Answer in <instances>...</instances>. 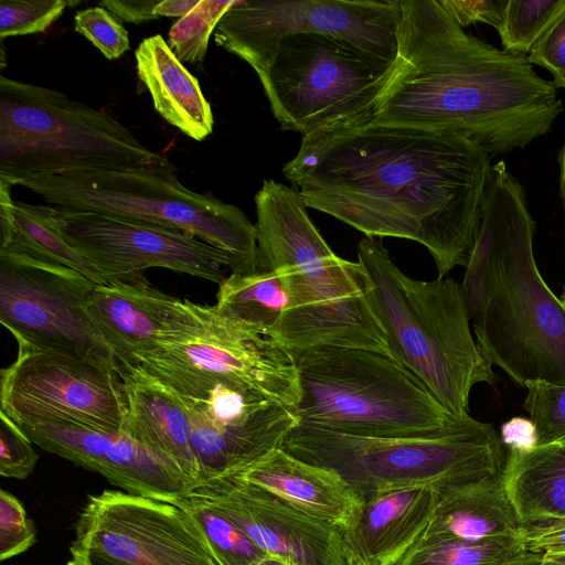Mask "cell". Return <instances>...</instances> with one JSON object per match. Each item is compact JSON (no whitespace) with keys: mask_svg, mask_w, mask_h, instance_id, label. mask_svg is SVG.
<instances>
[{"mask_svg":"<svg viewBox=\"0 0 565 565\" xmlns=\"http://www.w3.org/2000/svg\"><path fill=\"white\" fill-rule=\"evenodd\" d=\"M492 166L465 136L372 121L302 137L282 173L307 207L420 243L444 278L469 262Z\"/></svg>","mask_w":565,"mask_h":565,"instance_id":"cell-1","label":"cell"},{"mask_svg":"<svg viewBox=\"0 0 565 565\" xmlns=\"http://www.w3.org/2000/svg\"><path fill=\"white\" fill-rule=\"evenodd\" d=\"M392 76L374 122L465 136L490 156L524 149L564 110L527 55L463 31L437 0H399Z\"/></svg>","mask_w":565,"mask_h":565,"instance_id":"cell-2","label":"cell"},{"mask_svg":"<svg viewBox=\"0 0 565 565\" xmlns=\"http://www.w3.org/2000/svg\"><path fill=\"white\" fill-rule=\"evenodd\" d=\"M534 232L525 190L500 160L461 287L478 345L523 387L565 384V305L537 269Z\"/></svg>","mask_w":565,"mask_h":565,"instance_id":"cell-3","label":"cell"},{"mask_svg":"<svg viewBox=\"0 0 565 565\" xmlns=\"http://www.w3.org/2000/svg\"><path fill=\"white\" fill-rule=\"evenodd\" d=\"M255 206L258 268L279 274L288 299L268 338L290 352L339 347L392 356L359 263L332 252L298 191L264 180Z\"/></svg>","mask_w":565,"mask_h":565,"instance_id":"cell-4","label":"cell"},{"mask_svg":"<svg viewBox=\"0 0 565 565\" xmlns=\"http://www.w3.org/2000/svg\"><path fill=\"white\" fill-rule=\"evenodd\" d=\"M358 263L393 359L454 416L468 415L472 387L494 385L499 377L472 337L461 285L451 278L408 277L381 238L359 242Z\"/></svg>","mask_w":565,"mask_h":565,"instance_id":"cell-5","label":"cell"},{"mask_svg":"<svg viewBox=\"0 0 565 565\" xmlns=\"http://www.w3.org/2000/svg\"><path fill=\"white\" fill-rule=\"evenodd\" d=\"M338 473L364 500L409 486L438 491L502 477L507 448L495 428L469 414L423 435L363 437L297 424L281 447Z\"/></svg>","mask_w":565,"mask_h":565,"instance_id":"cell-6","label":"cell"},{"mask_svg":"<svg viewBox=\"0 0 565 565\" xmlns=\"http://www.w3.org/2000/svg\"><path fill=\"white\" fill-rule=\"evenodd\" d=\"M291 353L300 388L298 424L354 436L399 437L431 433L457 418L390 355L339 347Z\"/></svg>","mask_w":565,"mask_h":565,"instance_id":"cell-7","label":"cell"},{"mask_svg":"<svg viewBox=\"0 0 565 565\" xmlns=\"http://www.w3.org/2000/svg\"><path fill=\"white\" fill-rule=\"evenodd\" d=\"M51 205L186 232L225 253L231 274L258 269L257 232L234 204L188 189L167 157L137 168L40 175L18 183Z\"/></svg>","mask_w":565,"mask_h":565,"instance_id":"cell-8","label":"cell"},{"mask_svg":"<svg viewBox=\"0 0 565 565\" xmlns=\"http://www.w3.org/2000/svg\"><path fill=\"white\" fill-rule=\"evenodd\" d=\"M166 156L103 110L56 89L0 76V179L127 169Z\"/></svg>","mask_w":565,"mask_h":565,"instance_id":"cell-9","label":"cell"},{"mask_svg":"<svg viewBox=\"0 0 565 565\" xmlns=\"http://www.w3.org/2000/svg\"><path fill=\"white\" fill-rule=\"evenodd\" d=\"M181 398L200 399L218 384L248 387L294 411L300 399L292 353L275 340L180 299L172 328L132 362Z\"/></svg>","mask_w":565,"mask_h":565,"instance_id":"cell-10","label":"cell"},{"mask_svg":"<svg viewBox=\"0 0 565 565\" xmlns=\"http://www.w3.org/2000/svg\"><path fill=\"white\" fill-rule=\"evenodd\" d=\"M393 70L340 38L297 33L256 74L281 129L306 137L372 122Z\"/></svg>","mask_w":565,"mask_h":565,"instance_id":"cell-11","label":"cell"},{"mask_svg":"<svg viewBox=\"0 0 565 565\" xmlns=\"http://www.w3.org/2000/svg\"><path fill=\"white\" fill-rule=\"evenodd\" d=\"M96 285L70 267L0 249V322L19 348L94 361L118 373L116 355L87 310Z\"/></svg>","mask_w":565,"mask_h":565,"instance_id":"cell-12","label":"cell"},{"mask_svg":"<svg viewBox=\"0 0 565 565\" xmlns=\"http://www.w3.org/2000/svg\"><path fill=\"white\" fill-rule=\"evenodd\" d=\"M399 0H236L214 31L215 43L259 71L290 34L322 33L394 63Z\"/></svg>","mask_w":565,"mask_h":565,"instance_id":"cell-13","label":"cell"},{"mask_svg":"<svg viewBox=\"0 0 565 565\" xmlns=\"http://www.w3.org/2000/svg\"><path fill=\"white\" fill-rule=\"evenodd\" d=\"M71 547L94 565H222L190 512L121 490L88 497Z\"/></svg>","mask_w":565,"mask_h":565,"instance_id":"cell-14","label":"cell"},{"mask_svg":"<svg viewBox=\"0 0 565 565\" xmlns=\"http://www.w3.org/2000/svg\"><path fill=\"white\" fill-rule=\"evenodd\" d=\"M0 411L18 425L64 422L121 431L127 399L118 373L62 353L19 348L1 370Z\"/></svg>","mask_w":565,"mask_h":565,"instance_id":"cell-15","label":"cell"},{"mask_svg":"<svg viewBox=\"0 0 565 565\" xmlns=\"http://www.w3.org/2000/svg\"><path fill=\"white\" fill-rule=\"evenodd\" d=\"M56 207L66 242L100 273L106 282L138 279L161 267L221 284L232 260L195 236L137 220Z\"/></svg>","mask_w":565,"mask_h":565,"instance_id":"cell-16","label":"cell"},{"mask_svg":"<svg viewBox=\"0 0 565 565\" xmlns=\"http://www.w3.org/2000/svg\"><path fill=\"white\" fill-rule=\"evenodd\" d=\"M267 554L286 565H348L342 530L236 477L194 490Z\"/></svg>","mask_w":565,"mask_h":565,"instance_id":"cell-17","label":"cell"},{"mask_svg":"<svg viewBox=\"0 0 565 565\" xmlns=\"http://www.w3.org/2000/svg\"><path fill=\"white\" fill-rule=\"evenodd\" d=\"M19 426L40 448L99 473L130 494L173 502L199 486L172 461L122 431L64 422Z\"/></svg>","mask_w":565,"mask_h":565,"instance_id":"cell-18","label":"cell"},{"mask_svg":"<svg viewBox=\"0 0 565 565\" xmlns=\"http://www.w3.org/2000/svg\"><path fill=\"white\" fill-rule=\"evenodd\" d=\"M438 502V490L409 486L375 493L363 500L353 526L342 531L348 565H397L427 529Z\"/></svg>","mask_w":565,"mask_h":565,"instance_id":"cell-19","label":"cell"},{"mask_svg":"<svg viewBox=\"0 0 565 565\" xmlns=\"http://www.w3.org/2000/svg\"><path fill=\"white\" fill-rule=\"evenodd\" d=\"M179 299L140 277L96 285L86 306L120 364L132 363L163 339L173 324Z\"/></svg>","mask_w":565,"mask_h":565,"instance_id":"cell-20","label":"cell"},{"mask_svg":"<svg viewBox=\"0 0 565 565\" xmlns=\"http://www.w3.org/2000/svg\"><path fill=\"white\" fill-rule=\"evenodd\" d=\"M127 399L122 433L172 461L200 484L191 444V425L180 396L135 363L118 366Z\"/></svg>","mask_w":565,"mask_h":565,"instance_id":"cell-21","label":"cell"},{"mask_svg":"<svg viewBox=\"0 0 565 565\" xmlns=\"http://www.w3.org/2000/svg\"><path fill=\"white\" fill-rule=\"evenodd\" d=\"M236 477L258 486L342 531L356 522L363 499L338 473L276 448Z\"/></svg>","mask_w":565,"mask_h":565,"instance_id":"cell-22","label":"cell"},{"mask_svg":"<svg viewBox=\"0 0 565 565\" xmlns=\"http://www.w3.org/2000/svg\"><path fill=\"white\" fill-rule=\"evenodd\" d=\"M523 530L502 477H497L438 491L434 515L415 544L449 539H523Z\"/></svg>","mask_w":565,"mask_h":565,"instance_id":"cell-23","label":"cell"},{"mask_svg":"<svg viewBox=\"0 0 565 565\" xmlns=\"http://www.w3.org/2000/svg\"><path fill=\"white\" fill-rule=\"evenodd\" d=\"M135 57L137 75L157 113L196 141L210 136L214 127L212 107L198 78L175 57L168 42L160 34L146 38Z\"/></svg>","mask_w":565,"mask_h":565,"instance_id":"cell-24","label":"cell"},{"mask_svg":"<svg viewBox=\"0 0 565 565\" xmlns=\"http://www.w3.org/2000/svg\"><path fill=\"white\" fill-rule=\"evenodd\" d=\"M502 482L523 526L565 516V439L507 449Z\"/></svg>","mask_w":565,"mask_h":565,"instance_id":"cell-25","label":"cell"},{"mask_svg":"<svg viewBox=\"0 0 565 565\" xmlns=\"http://www.w3.org/2000/svg\"><path fill=\"white\" fill-rule=\"evenodd\" d=\"M12 186L0 179V249L56 263L98 285L107 284L95 266L66 242L57 226L56 207L14 201Z\"/></svg>","mask_w":565,"mask_h":565,"instance_id":"cell-26","label":"cell"},{"mask_svg":"<svg viewBox=\"0 0 565 565\" xmlns=\"http://www.w3.org/2000/svg\"><path fill=\"white\" fill-rule=\"evenodd\" d=\"M279 274L258 268L249 274H230L216 292V311L268 337L287 308Z\"/></svg>","mask_w":565,"mask_h":565,"instance_id":"cell-27","label":"cell"},{"mask_svg":"<svg viewBox=\"0 0 565 565\" xmlns=\"http://www.w3.org/2000/svg\"><path fill=\"white\" fill-rule=\"evenodd\" d=\"M525 551L524 539H449L415 544L397 565H504Z\"/></svg>","mask_w":565,"mask_h":565,"instance_id":"cell-28","label":"cell"},{"mask_svg":"<svg viewBox=\"0 0 565 565\" xmlns=\"http://www.w3.org/2000/svg\"><path fill=\"white\" fill-rule=\"evenodd\" d=\"M171 503L195 518L222 565H257L269 555L195 491Z\"/></svg>","mask_w":565,"mask_h":565,"instance_id":"cell-29","label":"cell"},{"mask_svg":"<svg viewBox=\"0 0 565 565\" xmlns=\"http://www.w3.org/2000/svg\"><path fill=\"white\" fill-rule=\"evenodd\" d=\"M565 10V0H508L497 29L505 52L527 55Z\"/></svg>","mask_w":565,"mask_h":565,"instance_id":"cell-30","label":"cell"},{"mask_svg":"<svg viewBox=\"0 0 565 565\" xmlns=\"http://www.w3.org/2000/svg\"><path fill=\"white\" fill-rule=\"evenodd\" d=\"M235 1L200 0L189 13L172 24L168 45L180 62H204L210 36Z\"/></svg>","mask_w":565,"mask_h":565,"instance_id":"cell-31","label":"cell"},{"mask_svg":"<svg viewBox=\"0 0 565 565\" xmlns=\"http://www.w3.org/2000/svg\"><path fill=\"white\" fill-rule=\"evenodd\" d=\"M527 395L522 407L536 429V446L565 439V384L546 381L526 383Z\"/></svg>","mask_w":565,"mask_h":565,"instance_id":"cell-32","label":"cell"},{"mask_svg":"<svg viewBox=\"0 0 565 565\" xmlns=\"http://www.w3.org/2000/svg\"><path fill=\"white\" fill-rule=\"evenodd\" d=\"M78 1L1 0L0 38L30 35L46 31L65 11Z\"/></svg>","mask_w":565,"mask_h":565,"instance_id":"cell-33","label":"cell"},{"mask_svg":"<svg viewBox=\"0 0 565 565\" xmlns=\"http://www.w3.org/2000/svg\"><path fill=\"white\" fill-rule=\"evenodd\" d=\"M74 29L106 58L116 60L130 47L129 34L114 14L100 6L77 11Z\"/></svg>","mask_w":565,"mask_h":565,"instance_id":"cell-34","label":"cell"},{"mask_svg":"<svg viewBox=\"0 0 565 565\" xmlns=\"http://www.w3.org/2000/svg\"><path fill=\"white\" fill-rule=\"evenodd\" d=\"M36 541V530L22 503L7 490H0V559L14 557Z\"/></svg>","mask_w":565,"mask_h":565,"instance_id":"cell-35","label":"cell"},{"mask_svg":"<svg viewBox=\"0 0 565 565\" xmlns=\"http://www.w3.org/2000/svg\"><path fill=\"white\" fill-rule=\"evenodd\" d=\"M38 458L33 441L13 419L0 411V475L24 479L34 470Z\"/></svg>","mask_w":565,"mask_h":565,"instance_id":"cell-36","label":"cell"},{"mask_svg":"<svg viewBox=\"0 0 565 565\" xmlns=\"http://www.w3.org/2000/svg\"><path fill=\"white\" fill-rule=\"evenodd\" d=\"M531 64L546 68L556 88H565V10L527 54Z\"/></svg>","mask_w":565,"mask_h":565,"instance_id":"cell-37","label":"cell"},{"mask_svg":"<svg viewBox=\"0 0 565 565\" xmlns=\"http://www.w3.org/2000/svg\"><path fill=\"white\" fill-rule=\"evenodd\" d=\"M440 7L460 26L482 22L498 29L508 0H437Z\"/></svg>","mask_w":565,"mask_h":565,"instance_id":"cell-38","label":"cell"},{"mask_svg":"<svg viewBox=\"0 0 565 565\" xmlns=\"http://www.w3.org/2000/svg\"><path fill=\"white\" fill-rule=\"evenodd\" d=\"M523 539L526 550L532 553L565 554V516L525 525Z\"/></svg>","mask_w":565,"mask_h":565,"instance_id":"cell-39","label":"cell"},{"mask_svg":"<svg viewBox=\"0 0 565 565\" xmlns=\"http://www.w3.org/2000/svg\"><path fill=\"white\" fill-rule=\"evenodd\" d=\"M161 0H103L99 6L118 20L139 24L158 19L153 11Z\"/></svg>","mask_w":565,"mask_h":565,"instance_id":"cell-40","label":"cell"},{"mask_svg":"<svg viewBox=\"0 0 565 565\" xmlns=\"http://www.w3.org/2000/svg\"><path fill=\"white\" fill-rule=\"evenodd\" d=\"M501 441L507 449L526 451L536 447V429L531 419L513 417L501 426Z\"/></svg>","mask_w":565,"mask_h":565,"instance_id":"cell-41","label":"cell"},{"mask_svg":"<svg viewBox=\"0 0 565 565\" xmlns=\"http://www.w3.org/2000/svg\"><path fill=\"white\" fill-rule=\"evenodd\" d=\"M199 1L200 0H161L153 13L158 19L161 17L180 19L189 13Z\"/></svg>","mask_w":565,"mask_h":565,"instance_id":"cell-42","label":"cell"},{"mask_svg":"<svg viewBox=\"0 0 565 565\" xmlns=\"http://www.w3.org/2000/svg\"><path fill=\"white\" fill-rule=\"evenodd\" d=\"M504 565H565L563 563L556 562L554 559L544 558L542 554L532 553L530 551H525L518 557L513 558L509 563Z\"/></svg>","mask_w":565,"mask_h":565,"instance_id":"cell-43","label":"cell"},{"mask_svg":"<svg viewBox=\"0 0 565 565\" xmlns=\"http://www.w3.org/2000/svg\"><path fill=\"white\" fill-rule=\"evenodd\" d=\"M558 166H559V195L565 210V141L558 152Z\"/></svg>","mask_w":565,"mask_h":565,"instance_id":"cell-44","label":"cell"},{"mask_svg":"<svg viewBox=\"0 0 565 565\" xmlns=\"http://www.w3.org/2000/svg\"><path fill=\"white\" fill-rule=\"evenodd\" d=\"M71 554L72 558L65 565H94L89 556L79 550L71 547Z\"/></svg>","mask_w":565,"mask_h":565,"instance_id":"cell-45","label":"cell"},{"mask_svg":"<svg viewBox=\"0 0 565 565\" xmlns=\"http://www.w3.org/2000/svg\"><path fill=\"white\" fill-rule=\"evenodd\" d=\"M257 565H286L281 559L267 555L265 558H263Z\"/></svg>","mask_w":565,"mask_h":565,"instance_id":"cell-46","label":"cell"},{"mask_svg":"<svg viewBox=\"0 0 565 565\" xmlns=\"http://www.w3.org/2000/svg\"><path fill=\"white\" fill-rule=\"evenodd\" d=\"M542 557L554 559L556 562L565 564V554H561V555H542Z\"/></svg>","mask_w":565,"mask_h":565,"instance_id":"cell-47","label":"cell"},{"mask_svg":"<svg viewBox=\"0 0 565 565\" xmlns=\"http://www.w3.org/2000/svg\"><path fill=\"white\" fill-rule=\"evenodd\" d=\"M562 302L565 305V286L563 288V291H562V295H561V298Z\"/></svg>","mask_w":565,"mask_h":565,"instance_id":"cell-48","label":"cell"}]
</instances>
